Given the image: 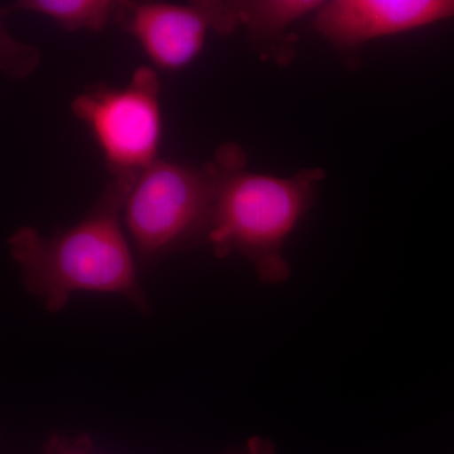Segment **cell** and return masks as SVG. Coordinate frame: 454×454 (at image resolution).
I'll use <instances>...</instances> for the list:
<instances>
[{"label": "cell", "mask_w": 454, "mask_h": 454, "mask_svg": "<svg viewBox=\"0 0 454 454\" xmlns=\"http://www.w3.org/2000/svg\"><path fill=\"white\" fill-rule=\"evenodd\" d=\"M157 71L140 66L121 88L92 86L71 110L88 125L113 178L134 179L158 160L163 134Z\"/></svg>", "instance_id": "277c9868"}, {"label": "cell", "mask_w": 454, "mask_h": 454, "mask_svg": "<svg viewBox=\"0 0 454 454\" xmlns=\"http://www.w3.org/2000/svg\"><path fill=\"white\" fill-rule=\"evenodd\" d=\"M219 182L215 160L203 166L158 158L131 182L122 223L143 262L205 241Z\"/></svg>", "instance_id": "3957f363"}, {"label": "cell", "mask_w": 454, "mask_h": 454, "mask_svg": "<svg viewBox=\"0 0 454 454\" xmlns=\"http://www.w3.org/2000/svg\"><path fill=\"white\" fill-rule=\"evenodd\" d=\"M133 179L113 178L79 223L46 236L23 226L8 239L27 291L50 312L65 309L77 292L119 294L148 309L137 276L122 207Z\"/></svg>", "instance_id": "6da1fadb"}, {"label": "cell", "mask_w": 454, "mask_h": 454, "mask_svg": "<svg viewBox=\"0 0 454 454\" xmlns=\"http://www.w3.org/2000/svg\"><path fill=\"white\" fill-rule=\"evenodd\" d=\"M247 454H265V450L262 448V444L254 443L250 450H247Z\"/></svg>", "instance_id": "30bf717a"}, {"label": "cell", "mask_w": 454, "mask_h": 454, "mask_svg": "<svg viewBox=\"0 0 454 454\" xmlns=\"http://www.w3.org/2000/svg\"><path fill=\"white\" fill-rule=\"evenodd\" d=\"M219 182L205 243L217 258L240 254L265 283L291 276L284 256L286 239L312 207L322 168L301 169L292 177L247 169V154L234 143L217 149Z\"/></svg>", "instance_id": "7a4b0ae2"}, {"label": "cell", "mask_w": 454, "mask_h": 454, "mask_svg": "<svg viewBox=\"0 0 454 454\" xmlns=\"http://www.w3.org/2000/svg\"><path fill=\"white\" fill-rule=\"evenodd\" d=\"M116 25L138 42L155 67L181 71L192 64L208 32L227 35L240 27L236 2L200 0L187 4L124 2Z\"/></svg>", "instance_id": "5b68a950"}, {"label": "cell", "mask_w": 454, "mask_h": 454, "mask_svg": "<svg viewBox=\"0 0 454 454\" xmlns=\"http://www.w3.org/2000/svg\"><path fill=\"white\" fill-rule=\"evenodd\" d=\"M124 0H17L2 9L3 16L25 12L49 18L66 32H100L116 23Z\"/></svg>", "instance_id": "ba28073f"}, {"label": "cell", "mask_w": 454, "mask_h": 454, "mask_svg": "<svg viewBox=\"0 0 454 454\" xmlns=\"http://www.w3.org/2000/svg\"><path fill=\"white\" fill-rule=\"evenodd\" d=\"M322 0H243L238 5L239 23L247 29L253 46L262 59L280 65L294 57L295 44L288 37L289 27L301 18L315 14Z\"/></svg>", "instance_id": "52a82bcc"}, {"label": "cell", "mask_w": 454, "mask_h": 454, "mask_svg": "<svg viewBox=\"0 0 454 454\" xmlns=\"http://www.w3.org/2000/svg\"><path fill=\"white\" fill-rule=\"evenodd\" d=\"M0 9V73L13 82H22L32 76L41 64V51L37 46L17 40L5 27Z\"/></svg>", "instance_id": "9c48e42d"}, {"label": "cell", "mask_w": 454, "mask_h": 454, "mask_svg": "<svg viewBox=\"0 0 454 454\" xmlns=\"http://www.w3.org/2000/svg\"><path fill=\"white\" fill-rule=\"evenodd\" d=\"M453 18L454 0H333L316 12L313 29L354 59L367 42Z\"/></svg>", "instance_id": "8992f818"}]
</instances>
